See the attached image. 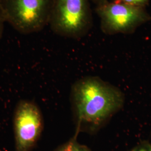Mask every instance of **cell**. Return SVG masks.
<instances>
[{
  "instance_id": "6da1fadb",
  "label": "cell",
  "mask_w": 151,
  "mask_h": 151,
  "mask_svg": "<svg viewBox=\"0 0 151 151\" xmlns=\"http://www.w3.org/2000/svg\"><path fill=\"white\" fill-rule=\"evenodd\" d=\"M71 96L77 122L76 132L78 133L99 129L122 108L124 102L120 90L95 77L76 82L72 86Z\"/></svg>"
},
{
  "instance_id": "7a4b0ae2",
  "label": "cell",
  "mask_w": 151,
  "mask_h": 151,
  "mask_svg": "<svg viewBox=\"0 0 151 151\" xmlns=\"http://www.w3.org/2000/svg\"><path fill=\"white\" fill-rule=\"evenodd\" d=\"M53 0H0L6 22L19 32L40 30L49 21Z\"/></svg>"
},
{
  "instance_id": "3957f363",
  "label": "cell",
  "mask_w": 151,
  "mask_h": 151,
  "mask_svg": "<svg viewBox=\"0 0 151 151\" xmlns=\"http://www.w3.org/2000/svg\"><path fill=\"white\" fill-rule=\"evenodd\" d=\"M43 119L38 106L29 100L17 104L14 115L15 151H31L43 132Z\"/></svg>"
},
{
  "instance_id": "277c9868",
  "label": "cell",
  "mask_w": 151,
  "mask_h": 151,
  "mask_svg": "<svg viewBox=\"0 0 151 151\" xmlns=\"http://www.w3.org/2000/svg\"><path fill=\"white\" fill-rule=\"evenodd\" d=\"M86 0H53L49 22L55 32L76 37L88 23Z\"/></svg>"
},
{
  "instance_id": "5b68a950",
  "label": "cell",
  "mask_w": 151,
  "mask_h": 151,
  "mask_svg": "<svg viewBox=\"0 0 151 151\" xmlns=\"http://www.w3.org/2000/svg\"><path fill=\"white\" fill-rule=\"evenodd\" d=\"M97 12L104 30L110 34L129 32L144 18L139 6L117 1L103 3L98 7Z\"/></svg>"
},
{
  "instance_id": "8992f818",
  "label": "cell",
  "mask_w": 151,
  "mask_h": 151,
  "mask_svg": "<svg viewBox=\"0 0 151 151\" xmlns=\"http://www.w3.org/2000/svg\"><path fill=\"white\" fill-rule=\"evenodd\" d=\"M78 135V133L76 132L73 137L59 146L54 151H91L86 146L81 145L77 142V138Z\"/></svg>"
},
{
  "instance_id": "52a82bcc",
  "label": "cell",
  "mask_w": 151,
  "mask_h": 151,
  "mask_svg": "<svg viewBox=\"0 0 151 151\" xmlns=\"http://www.w3.org/2000/svg\"><path fill=\"white\" fill-rule=\"evenodd\" d=\"M130 151H151V144L148 142H143Z\"/></svg>"
},
{
  "instance_id": "ba28073f",
  "label": "cell",
  "mask_w": 151,
  "mask_h": 151,
  "mask_svg": "<svg viewBox=\"0 0 151 151\" xmlns=\"http://www.w3.org/2000/svg\"><path fill=\"white\" fill-rule=\"evenodd\" d=\"M147 0H116L115 1L124 3L130 5L139 6V5L145 3Z\"/></svg>"
},
{
  "instance_id": "9c48e42d",
  "label": "cell",
  "mask_w": 151,
  "mask_h": 151,
  "mask_svg": "<svg viewBox=\"0 0 151 151\" xmlns=\"http://www.w3.org/2000/svg\"><path fill=\"white\" fill-rule=\"evenodd\" d=\"M6 22L5 17L4 14V12L2 10V8L0 2V39L2 37L3 32H4V23Z\"/></svg>"
},
{
  "instance_id": "30bf717a",
  "label": "cell",
  "mask_w": 151,
  "mask_h": 151,
  "mask_svg": "<svg viewBox=\"0 0 151 151\" xmlns=\"http://www.w3.org/2000/svg\"><path fill=\"white\" fill-rule=\"evenodd\" d=\"M95 1H101V2H102L103 0H95Z\"/></svg>"
}]
</instances>
